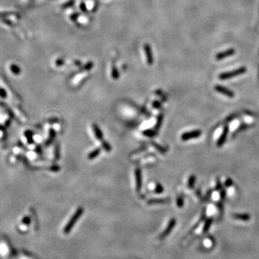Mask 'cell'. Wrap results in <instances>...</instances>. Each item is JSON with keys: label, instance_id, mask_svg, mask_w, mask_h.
I'll use <instances>...</instances> for the list:
<instances>
[{"label": "cell", "instance_id": "6da1fadb", "mask_svg": "<svg viewBox=\"0 0 259 259\" xmlns=\"http://www.w3.org/2000/svg\"><path fill=\"white\" fill-rule=\"evenodd\" d=\"M83 213H84V209L82 208L81 207H79V208L77 210V211H76L75 212H74V214H73L72 217H71L70 220L67 222L65 228H63V233H64L65 234H67V233H70L71 230L72 229V228L74 226V225L77 223V222L79 219V217L83 214Z\"/></svg>", "mask_w": 259, "mask_h": 259}, {"label": "cell", "instance_id": "7a4b0ae2", "mask_svg": "<svg viewBox=\"0 0 259 259\" xmlns=\"http://www.w3.org/2000/svg\"><path fill=\"white\" fill-rule=\"evenodd\" d=\"M246 71V68L245 67H241V68H239L238 69H236L235 71H230V72H225L221 74L219 76V78L221 80H225V79H231V78L237 77V76H240L241 74H244Z\"/></svg>", "mask_w": 259, "mask_h": 259}, {"label": "cell", "instance_id": "3957f363", "mask_svg": "<svg viewBox=\"0 0 259 259\" xmlns=\"http://www.w3.org/2000/svg\"><path fill=\"white\" fill-rule=\"evenodd\" d=\"M202 135V131L199 130H195L190 131V132H184L181 135V138L182 141H187L189 140L194 139V138H197L201 136Z\"/></svg>", "mask_w": 259, "mask_h": 259}, {"label": "cell", "instance_id": "277c9868", "mask_svg": "<svg viewBox=\"0 0 259 259\" xmlns=\"http://www.w3.org/2000/svg\"><path fill=\"white\" fill-rule=\"evenodd\" d=\"M214 89L217 91V92L220 93V94H224V95L227 96V97H233L235 96L234 93L233 91H232L230 89H227V88L224 87V86H220V85H217L215 86L214 87Z\"/></svg>", "mask_w": 259, "mask_h": 259}, {"label": "cell", "instance_id": "5b68a950", "mask_svg": "<svg viewBox=\"0 0 259 259\" xmlns=\"http://www.w3.org/2000/svg\"><path fill=\"white\" fill-rule=\"evenodd\" d=\"M228 130H229V128H228V125H225V127H224L223 131H222V134H221V135L217 142V147H221V146H223L224 143L225 142V141H226L227 139V136H228Z\"/></svg>", "mask_w": 259, "mask_h": 259}, {"label": "cell", "instance_id": "8992f818", "mask_svg": "<svg viewBox=\"0 0 259 259\" xmlns=\"http://www.w3.org/2000/svg\"><path fill=\"white\" fill-rule=\"evenodd\" d=\"M175 225H176V220H175L174 218H172L171 220L169 221L168 226L166 227L165 230L162 233V234H161V235H160V238L161 239L164 238V237H165L167 235L169 234L171 231V230L174 228Z\"/></svg>", "mask_w": 259, "mask_h": 259}, {"label": "cell", "instance_id": "52a82bcc", "mask_svg": "<svg viewBox=\"0 0 259 259\" xmlns=\"http://www.w3.org/2000/svg\"><path fill=\"white\" fill-rule=\"evenodd\" d=\"M235 50L233 49V48H231V49H228L227 50V51H223L222 52V53H218V54H217V56H216V59L219 61L222 60V59L228 57V56H233V55L235 54Z\"/></svg>", "mask_w": 259, "mask_h": 259}, {"label": "cell", "instance_id": "ba28073f", "mask_svg": "<svg viewBox=\"0 0 259 259\" xmlns=\"http://www.w3.org/2000/svg\"><path fill=\"white\" fill-rule=\"evenodd\" d=\"M135 181H136L137 191H140L142 186V176H141V170L139 168H137L135 170Z\"/></svg>", "mask_w": 259, "mask_h": 259}, {"label": "cell", "instance_id": "9c48e42d", "mask_svg": "<svg viewBox=\"0 0 259 259\" xmlns=\"http://www.w3.org/2000/svg\"><path fill=\"white\" fill-rule=\"evenodd\" d=\"M93 130H94V135H95L96 138L98 141H102L103 140V134L101 130H100L99 126H97V125L94 124L93 125Z\"/></svg>", "mask_w": 259, "mask_h": 259}, {"label": "cell", "instance_id": "30bf717a", "mask_svg": "<svg viewBox=\"0 0 259 259\" xmlns=\"http://www.w3.org/2000/svg\"><path fill=\"white\" fill-rule=\"evenodd\" d=\"M233 217L235 220H239L242 221H248L251 218L248 214H233Z\"/></svg>", "mask_w": 259, "mask_h": 259}, {"label": "cell", "instance_id": "8fae6325", "mask_svg": "<svg viewBox=\"0 0 259 259\" xmlns=\"http://www.w3.org/2000/svg\"><path fill=\"white\" fill-rule=\"evenodd\" d=\"M168 199H152L148 201V204L149 205H154V204H164L168 202Z\"/></svg>", "mask_w": 259, "mask_h": 259}, {"label": "cell", "instance_id": "7c38bea8", "mask_svg": "<svg viewBox=\"0 0 259 259\" xmlns=\"http://www.w3.org/2000/svg\"><path fill=\"white\" fill-rule=\"evenodd\" d=\"M100 152H101V148H96L95 150H93V151H91V153H89V155H88V158L90 160L94 159V158H95L96 157L98 156L99 154L100 153Z\"/></svg>", "mask_w": 259, "mask_h": 259}, {"label": "cell", "instance_id": "4fadbf2b", "mask_svg": "<svg viewBox=\"0 0 259 259\" xmlns=\"http://www.w3.org/2000/svg\"><path fill=\"white\" fill-rule=\"evenodd\" d=\"M195 181H196V177H195L194 175H191L189 176L188 180V187L190 189H192L194 187Z\"/></svg>", "mask_w": 259, "mask_h": 259}, {"label": "cell", "instance_id": "5bb4252c", "mask_svg": "<svg viewBox=\"0 0 259 259\" xmlns=\"http://www.w3.org/2000/svg\"><path fill=\"white\" fill-rule=\"evenodd\" d=\"M163 117H164L163 115H160L158 117V122H157L156 125H155V130H158L160 127L161 126V124H162V121H163Z\"/></svg>", "mask_w": 259, "mask_h": 259}, {"label": "cell", "instance_id": "9a60e30c", "mask_svg": "<svg viewBox=\"0 0 259 259\" xmlns=\"http://www.w3.org/2000/svg\"><path fill=\"white\" fill-rule=\"evenodd\" d=\"M176 205L179 207L181 208L183 206H184V199L181 196H179L176 199Z\"/></svg>", "mask_w": 259, "mask_h": 259}, {"label": "cell", "instance_id": "2e32d148", "mask_svg": "<svg viewBox=\"0 0 259 259\" xmlns=\"http://www.w3.org/2000/svg\"><path fill=\"white\" fill-rule=\"evenodd\" d=\"M212 221V218H209L208 220H207L206 223H205V226H204V232L205 233H206V232H207V231H208L209 228H210V225H211Z\"/></svg>", "mask_w": 259, "mask_h": 259}, {"label": "cell", "instance_id": "e0dca14e", "mask_svg": "<svg viewBox=\"0 0 259 259\" xmlns=\"http://www.w3.org/2000/svg\"><path fill=\"white\" fill-rule=\"evenodd\" d=\"M102 147L104 148V150H106L107 152H109L111 150V146L106 141H102Z\"/></svg>", "mask_w": 259, "mask_h": 259}, {"label": "cell", "instance_id": "ac0fdd59", "mask_svg": "<svg viewBox=\"0 0 259 259\" xmlns=\"http://www.w3.org/2000/svg\"><path fill=\"white\" fill-rule=\"evenodd\" d=\"M163 191H164V188H163L162 186L160 184H157L155 189V192L157 193V194H160V193H162Z\"/></svg>", "mask_w": 259, "mask_h": 259}, {"label": "cell", "instance_id": "d6986e66", "mask_svg": "<svg viewBox=\"0 0 259 259\" xmlns=\"http://www.w3.org/2000/svg\"><path fill=\"white\" fill-rule=\"evenodd\" d=\"M143 134L148 137H153L155 135V132H154V131L148 130L144 131V132H143Z\"/></svg>", "mask_w": 259, "mask_h": 259}, {"label": "cell", "instance_id": "ffe728a7", "mask_svg": "<svg viewBox=\"0 0 259 259\" xmlns=\"http://www.w3.org/2000/svg\"><path fill=\"white\" fill-rule=\"evenodd\" d=\"M153 146H154L155 147H156L157 149H158V151H160V152H161V153H164L166 151V150L165 148H163L162 146H158V145H156V143H153Z\"/></svg>", "mask_w": 259, "mask_h": 259}, {"label": "cell", "instance_id": "44dd1931", "mask_svg": "<svg viewBox=\"0 0 259 259\" xmlns=\"http://www.w3.org/2000/svg\"><path fill=\"white\" fill-rule=\"evenodd\" d=\"M216 190L217 191H221L222 190V184H221V181L218 178H217V182H216Z\"/></svg>", "mask_w": 259, "mask_h": 259}, {"label": "cell", "instance_id": "7402d4cb", "mask_svg": "<svg viewBox=\"0 0 259 259\" xmlns=\"http://www.w3.org/2000/svg\"><path fill=\"white\" fill-rule=\"evenodd\" d=\"M233 183L232 179H228L226 181H225V187H231V186L233 185Z\"/></svg>", "mask_w": 259, "mask_h": 259}, {"label": "cell", "instance_id": "603a6c76", "mask_svg": "<svg viewBox=\"0 0 259 259\" xmlns=\"http://www.w3.org/2000/svg\"><path fill=\"white\" fill-rule=\"evenodd\" d=\"M55 156H56V160L59 159V146H56V153H55Z\"/></svg>", "mask_w": 259, "mask_h": 259}, {"label": "cell", "instance_id": "cb8c5ba5", "mask_svg": "<svg viewBox=\"0 0 259 259\" xmlns=\"http://www.w3.org/2000/svg\"><path fill=\"white\" fill-rule=\"evenodd\" d=\"M225 196H226V191H225L224 189H222L220 191L221 199H222V200H223V199L225 198Z\"/></svg>", "mask_w": 259, "mask_h": 259}, {"label": "cell", "instance_id": "d4e9b609", "mask_svg": "<svg viewBox=\"0 0 259 259\" xmlns=\"http://www.w3.org/2000/svg\"><path fill=\"white\" fill-rule=\"evenodd\" d=\"M211 194H212V190H210V191H208V192L207 193V194H206V196H205V199H204V200L205 201H206V200H208L209 199H210V196H211Z\"/></svg>", "mask_w": 259, "mask_h": 259}, {"label": "cell", "instance_id": "484cf974", "mask_svg": "<svg viewBox=\"0 0 259 259\" xmlns=\"http://www.w3.org/2000/svg\"><path fill=\"white\" fill-rule=\"evenodd\" d=\"M237 117V115H231V116H230L229 117H228V119H227V122L230 121V120H232L233 118H235V117Z\"/></svg>", "mask_w": 259, "mask_h": 259}, {"label": "cell", "instance_id": "4316f807", "mask_svg": "<svg viewBox=\"0 0 259 259\" xmlns=\"http://www.w3.org/2000/svg\"><path fill=\"white\" fill-rule=\"evenodd\" d=\"M247 127H248V125H240V127H239L238 130H237V131H240V130H242L246 128Z\"/></svg>", "mask_w": 259, "mask_h": 259}, {"label": "cell", "instance_id": "83f0119b", "mask_svg": "<svg viewBox=\"0 0 259 259\" xmlns=\"http://www.w3.org/2000/svg\"><path fill=\"white\" fill-rule=\"evenodd\" d=\"M160 104L158 102H154V104H153V107H156V108H158V107H160Z\"/></svg>", "mask_w": 259, "mask_h": 259}, {"label": "cell", "instance_id": "f1b7e54d", "mask_svg": "<svg viewBox=\"0 0 259 259\" xmlns=\"http://www.w3.org/2000/svg\"><path fill=\"white\" fill-rule=\"evenodd\" d=\"M53 168H52L51 169L53 171H58L60 170V168H59L58 166H53Z\"/></svg>", "mask_w": 259, "mask_h": 259}]
</instances>
